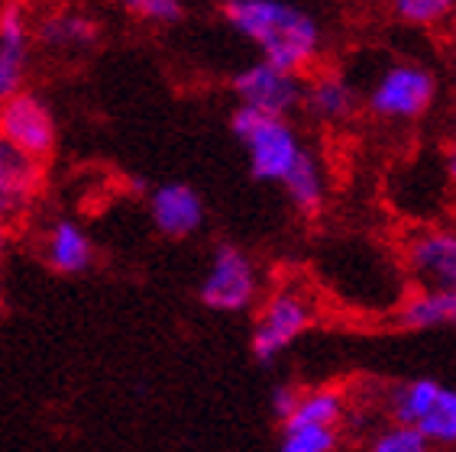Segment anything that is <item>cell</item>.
<instances>
[{
  "label": "cell",
  "mask_w": 456,
  "mask_h": 452,
  "mask_svg": "<svg viewBox=\"0 0 456 452\" xmlns=\"http://www.w3.org/2000/svg\"><path fill=\"white\" fill-rule=\"evenodd\" d=\"M133 20L150 27H175L184 20V0H117Z\"/></svg>",
  "instance_id": "22"
},
{
  "label": "cell",
  "mask_w": 456,
  "mask_h": 452,
  "mask_svg": "<svg viewBox=\"0 0 456 452\" xmlns=\"http://www.w3.org/2000/svg\"><path fill=\"white\" fill-rule=\"evenodd\" d=\"M392 13L411 27H440L453 20L456 0H392Z\"/></svg>",
  "instance_id": "21"
},
{
  "label": "cell",
  "mask_w": 456,
  "mask_h": 452,
  "mask_svg": "<svg viewBox=\"0 0 456 452\" xmlns=\"http://www.w3.org/2000/svg\"><path fill=\"white\" fill-rule=\"evenodd\" d=\"M398 327L404 330L456 327V287H421L398 307Z\"/></svg>",
  "instance_id": "15"
},
{
  "label": "cell",
  "mask_w": 456,
  "mask_h": 452,
  "mask_svg": "<svg viewBox=\"0 0 456 452\" xmlns=\"http://www.w3.org/2000/svg\"><path fill=\"white\" fill-rule=\"evenodd\" d=\"M97 36H101V27L85 10L55 7L39 20H33V43H39L53 55L88 52V49H94Z\"/></svg>",
  "instance_id": "11"
},
{
  "label": "cell",
  "mask_w": 456,
  "mask_h": 452,
  "mask_svg": "<svg viewBox=\"0 0 456 452\" xmlns=\"http://www.w3.org/2000/svg\"><path fill=\"white\" fill-rule=\"evenodd\" d=\"M45 265L59 275H85L94 265V239L75 220H55L45 233Z\"/></svg>",
  "instance_id": "14"
},
{
  "label": "cell",
  "mask_w": 456,
  "mask_h": 452,
  "mask_svg": "<svg viewBox=\"0 0 456 452\" xmlns=\"http://www.w3.org/2000/svg\"><path fill=\"white\" fill-rule=\"evenodd\" d=\"M33 52V13L23 0H10L0 17V101L23 91Z\"/></svg>",
  "instance_id": "9"
},
{
  "label": "cell",
  "mask_w": 456,
  "mask_h": 452,
  "mask_svg": "<svg viewBox=\"0 0 456 452\" xmlns=\"http://www.w3.org/2000/svg\"><path fill=\"white\" fill-rule=\"evenodd\" d=\"M340 443V433L337 426L327 424H295V426H281V452H334Z\"/></svg>",
  "instance_id": "19"
},
{
  "label": "cell",
  "mask_w": 456,
  "mask_h": 452,
  "mask_svg": "<svg viewBox=\"0 0 456 452\" xmlns=\"http://www.w3.org/2000/svg\"><path fill=\"white\" fill-rule=\"evenodd\" d=\"M214 4H220V7H230V4H237V0H214Z\"/></svg>",
  "instance_id": "26"
},
{
  "label": "cell",
  "mask_w": 456,
  "mask_h": 452,
  "mask_svg": "<svg viewBox=\"0 0 456 452\" xmlns=\"http://www.w3.org/2000/svg\"><path fill=\"white\" fill-rule=\"evenodd\" d=\"M311 323H314V301H311L301 287H279V291L265 297V304L259 307L253 339H249L253 356L269 366V362H275Z\"/></svg>",
  "instance_id": "4"
},
{
  "label": "cell",
  "mask_w": 456,
  "mask_h": 452,
  "mask_svg": "<svg viewBox=\"0 0 456 452\" xmlns=\"http://www.w3.org/2000/svg\"><path fill=\"white\" fill-rule=\"evenodd\" d=\"M230 126H233V136L243 142L256 182L281 184V178L289 174V168L298 162L301 149H305L289 117H275V113H263L240 104L233 110Z\"/></svg>",
  "instance_id": "2"
},
{
  "label": "cell",
  "mask_w": 456,
  "mask_h": 452,
  "mask_svg": "<svg viewBox=\"0 0 456 452\" xmlns=\"http://www.w3.org/2000/svg\"><path fill=\"white\" fill-rule=\"evenodd\" d=\"M10 7V0H0V17H4V10Z\"/></svg>",
  "instance_id": "27"
},
{
  "label": "cell",
  "mask_w": 456,
  "mask_h": 452,
  "mask_svg": "<svg viewBox=\"0 0 456 452\" xmlns=\"http://www.w3.org/2000/svg\"><path fill=\"white\" fill-rule=\"evenodd\" d=\"M447 178L456 184V110H453V130H450V149H447Z\"/></svg>",
  "instance_id": "25"
},
{
  "label": "cell",
  "mask_w": 456,
  "mask_h": 452,
  "mask_svg": "<svg viewBox=\"0 0 456 452\" xmlns=\"http://www.w3.org/2000/svg\"><path fill=\"white\" fill-rule=\"evenodd\" d=\"M404 262L421 287H456V230L424 226L408 236Z\"/></svg>",
  "instance_id": "8"
},
{
  "label": "cell",
  "mask_w": 456,
  "mask_h": 452,
  "mask_svg": "<svg viewBox=\"0 0 456 452\" xmlns=\"http://www.w3.org/2000/svg\"><path fill=\"white\" fill-rule=\"evenodd\" d=\"M295 400H298V391H295V388H289V384L275 388L273 391V414L279 420H285L291 414V408H295Z\"/></svg>",
  "instance_id": "24"
},
{
  "label": "cell",
  "mask_w": 456,
  "mask_h": 452,
  "mask_svg": "<svg viewBox=\"0 0 456 452\" xmlns=\"http://www.w3.org/2000/svg\"><path fill=\"white\" fill-rule=\"evenodd\" d=\"M0 140L33 162H45L55 152V140H59L49 104L27 87L4 97L0 101Z\"/></svg>",
  "instance_id": "6"
},
{
  "label": "cell",
  "mask_w": 456,
  "mask_h": 452,
  "mask_svg": "<svg viewBox=\"0 0 456 452\" xmlns=\"http://www.w3.org/2000/svg\"><path fill=\"white\" fill-rule=\"evenodd\" d=\"M437 101V78L434 71L418 61H398L379 71L366 94V107L376 120L414 123Z\"/></svg>",
  "instance_id": "3"
},
{
  "label": "cell",
  "mask_w": 456,
  "mask_h": 452,
  "mask_svg": "<svg viewBox=\"0 0 456 452\" xmlns=\"http://www.w3.org/2000/svg\"><path fill=\"white\" fill-rule=\"evenodd\" d=\"M0 249H4V223H0Z\"/></svg>",
  "instance_id": "28"
},
{
  "label": "cell",
  "mask_w": 456,
  "mask_h": 452,
  "mask_svg": "<svg viewBox=\"0 0 456 452\" xmlns=\"http://www.w3.org/2000/svg\"><path fill=\"white\" fill-rule=\"evenodd\" d=\"M453 23H456V13H453Z\"/></svg>",
  "instance_id": "29"
},
{
  "label": "cell",
  "mask_w": 456,
  "mask_h": 452,
  "mask_svg": "<svg viewBox=\"0 0 456 452\" xmlns=\"http://www.w3.org/2000/svg\"><path fill=\"white\" fill-rule=\"evenodd\" d=\"M428 436L418 430L414 424H395L382 430L372 440V452H424L428 449Z\"/></svg>",
  "instance_id": "23"
},
{
  "label": "cell",
  "mask_w": 456,
  "mask_h": 452,
  "mask_svg": "<svg viewBox=\"0 0 456 452\" xmlns=\"http://www.w3.org/2000/svg\"><path fill=\"white\" fill-rule=\"evenodd\" d=\"M201 304L220 313H243L259 297V269L240 246L220 243L201 281Z\"/></svg>",
  "instance_id": "5"
},
{
  "label": "cell",
  "mask_w": 456,
  "mask_h": 452,
  "mask_svg": "<svg viewBox=\"0 0 456 452\" xmlns=\"http://www.w3.org/2000/svg\"><path fill=\"white\" fill-rule=\"evenodd\" d=\"M418 430L428 436V443L437 446H456V391L440 384L437 398L430 404V410L418 420Z\"/></svg>",
  "instance_id": "18"
},
{
  "label": "cell",
  "mask_w": 456,
  "mask_h": 452,
  "mask_svg": "<svg viewBox=\"0 0 456 452\" xmlns=\"http://www.w3.org/2000/svg\"><path fill=\"white\" fill-rule=\"evenodd\" d=\"M301 91H305V81L298 71L279 69L265 59L253 61L233 75V94L240 104L263 113H275V117H291L298 110Z\"/></svg>",
  "instance_id": "7"
},
{
  "label": "cell",
  "mask_w": 456,
  "mask_h": 452,
  "mask_svg": "<svg viewBox=\"0 0 456 452\" xmlns=\"http://www.w3.org/2000/svg\"><path fill=\"white\" fill-rule=\"evenodd\" d=\"M227 23L246 43H253L265 61L279 69L307 71L324 49V29L311 10L295 0H237L224 7Z\"/></svg>",
  "instance_id": "1"
},
{
  "label": "cell",
  "mask_w": 456,
  "mask_h": 452,
  "mask_svg": "<svg viewBox=\"0 0 456 452\" xmlns=\"http://www.w3.org/2000/svg\"><path fill=\"white\" fill-rule=\"evenodd\" d=\"M39 188V162L0 140V223L20 217Z\"/></svg>",
  "instance_id": "13"
},
{
  "label": "cell",
  "mask_w": 456,
  "mask_h": 452,
  "mask_svg": "<svg viewBox=\"0 0 456 452\" xmlns=\"http://www.w3.org/2000/svg\"><path fill=\"white\" fill-rule=\"evenodd\" d=\"M437 391H440V384L430 382V378H418V382L402 384V388L392 394V417H395L398 424H418L430 410Z\"/></svg>",
  "instance_id": "20"
},
{
  "label": "cell",
  "mask_w": 456,
  "mask_h": 452,
  "mask_svg": "<svg viewBox=\"0 0 456 452\" xmlns=\"http://www.w3.org/2000/svg\"><path fill=\"white\" fill-rule=\"evenodd\" d=\"M281 184H285V194H289V200L301 214H307V217H311V214H321V207H324V200H327V178H324L321 162H317V156L307 146L301 149L298 162L289 168V174L281 178Z\"/></svg>",
  "instance_id": "16"
},
{
  "label": "cell",
  "mask_w": 456,
  "mask_h": 452,
  "mask_svg": "<svg viewBox=\"0 0 456 452\" xmlns=\"http://www.w3.org/2000/svg\"><path fill=\"white\" fill-rule=\"evenodd\" d=\"M204 200L184 182H166L150 194V220L168 239H188L204 226Z\"/></svg>",
  "instance_id": "10"
},
{
  "label": "cell",
  "mask_w": 456,
  "mask_h": 452,
  "mask_svg": "<svg viewBox=\"0 0 456 452\" xmlns=\"http://www.w3.org/2000/svg\"><path fill=\"white\" fill-rule=\"evenodd\" d=\"M346 414V400L334 388H317V391H298V400L281 426H295V424H327L337 426Z\"/></svg>",
  "instance_id": "17"
},
{
  "label": "cell",
  "mask_w": 456,
  "mask_h": 452,
  "mask_svg": "<svg viewBox=\"0 0 456 452\" xmlns=\"http://www.w3.org/2000/svg\"><path fill=\"white\" fill-rule=\"evenodd\" d=\"M301 107L307 117H314L317 123L327 126H340V123L353 120L360 110V94L343 71H317L305 81L301 91Z\"/></svg>",
  "instance_id": "12"
}]
</instances>
